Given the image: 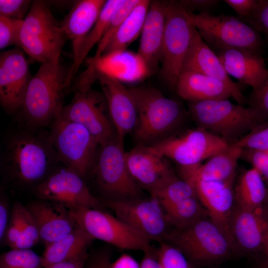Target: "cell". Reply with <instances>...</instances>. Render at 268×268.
I'll use <instances>...</instances> for the list:
<instances>
[{"mask_svg": "<svg viewBox=\"0 0 268 268\" xmlns=\"http://www.w3.org/2000/svg\"><path fill=\"white\" fill-rule=\"evenodd\" d=\"M14 124L1 142L0 173L7 185L33 191L62 164L49 130Z\"/></svg>", "mask_w": 268, "mask_h": 268, "instance_id": "6da1fadb", "label": "cell"}, {"mask_svg": "<svg viewBox=\"0 0 268 268\" xmlns=\"http://www.w3.org/2000/svg\"><path fill=\"white\" fill-rule=\"evenodd\" d=\"M68 69L60 60L42 63L32 76L22 107L14 124L32 128H49L63 107Z\"/></svg>", "mask_w": 268, "mask_h": 268, "instance_id": "7a4b0ae2", "label": "cell"}, {"mask_svg": "<svg viewBox=\"0 0 268 268\" xmlns=\"http://www.w3.org/2000/svg\"><path fill=\"white\" fill-rule=\"evenodd\" d=\"M130 90L137 110L133 132L140 145H151L173 134L184 116L181 104L153 87Z\"/></svg>", "mask_w": 268, "mask_h": 268, "instance_id": "3957f363", "label": "cell"}, {"mask_svg": "<svg viewBox=\"0 0 268 268\" xmlns=\"http://www.w3.org/2000/svg\"><path fill=\"white\" fill-rule=\"evenodd\" d=\"M96 70L90 66L82 72L74 85V95L60 114L64 118L83 126L100 144L117 137L107 103L103 93L92 89Z\"/></svg>", "mask_w": 268, "mask_h": 268, "instance_id": "277c9868", "label": "cell"}, {"mask_svg": "<svg viewBox=\"0 0 268 268\" xmlns=\"http://www.w3.org/2000/svg\"><path fill=\"white\" fill-rule=\"evenodd\" d=\"M165 241L179 248L190 261L200 264L223 261L236 252L228 234L208 216L183 228H173Z\"/></svg>", "mask_w": 268, "mask_h": 268, "instance_id": "5b68a950", "label": "cell"}, {"mask_svg": "<svg viewBox=\"0 0 268 268\" xmlns=\"http://www.w3.org/2000/svg\"><path fill=\"white\" fill-rule=\"evenodd\" d=\"M189 114L197 125L231 144L263 123L250 108L228 99L189 102Z\"/></svg>", "mask_w": 268, "mask_h": 268, "instance_id": "8992f818", "label": "cell"}, {"mask_svg": "<svg viewBox=\"0 0 268 268\" xmlns=\"http://www.w3.org/2000/svg\"><path fill=\"white\" fill-rule=\"evenodd\" d=\"M229 145L219 136L197 127L173 134L149 146L160 155L175 161L179 166L180 178L188 180L201 161Z\"/></svg>", "mask_w": 268, "mask_h": 268, "instance_id": "52a82bcc", "label": "cell"}, {"mask_svg": "<svg viewBox=\"0 0 268 268\" xmlns=\"http://www.w3.org/2000/svg\"><path fill=\"white\" fill-rule=\"evenodd\" d=\"M50 138L62 164L85 180L92 176L100 144L82 125L60 114L49 128Z\"/></svg>", "mask_w": 268, "mask_h": 268, "instance_id": "ba28073f", "label": "cell"}, {"mask_svg": "<svg viewBox=\"0 0 268 268\" xmlns=\"http://www.w3.org/2000/svg\"><path fill=\"white\" fill-rule=\"evenodd\" d=\"M123 142L117 137L100 144L92 176L101 200L122 201L142 197V189L129 170Z\"/></svg>", "mask_w": 268, "mask_h": 268, "instance_id": "9c48e42d", "label": "cell"}, {"mask_svg": "<svg viewBox=\"0 0 268 268\" xmlns=\"http://www.w3.org/2000/svg\"><path fill=\"white\" fill-rule=\"evenodd\" d=\"M66 40L60 23L57 22L45 2L32 1L21 31L22 50L42 63L60 60Z\"/></svg>", "mask_w": 268, "mask_h": 268, "instance_id": "30bf717a", "label": "cell"}, {"mask_svg": "<svg viewBox=\"0 0 268 268\" xmlns=\"http://www.w3.org/2000/svg\"><path fill=\"white\" fill-rule=\"evenodd\" d=\"M189 14L200 36L213 51L238 48L262 54L264 42L261 36L245 22L229 15Z\"/></svg>", "mask_w": 268, "mask_h": 268, "instance_id": "8fae6325", "label": "cell"}, {"mask_svg": "<svg viewBox=\"0 0 268 268\" xmlns=\"http://www.w3.org/2000/svg\"><path fill=\"white\" fill-rule=\"evenodd\" d=\"M196 28L177 1H168L160 63L165 82L176 89Z\"/></svg>", "mask_w": 268, "mask_h": 268, "instance_id": "7c38bea8", "label": "cell"}, {"mask_svg": "<svg viewBox=\"0 0 268 268\" xmlns=\"http://www.w3.org/2000/svg\"><path fill=\"white\" fill-rule=\"evenodd\" d=\"M77 223L94 239L123 250H151L150 240L123 221L103 209L82 208L73 211Z\"/></svg>", "mask_w": 268, "mask_h": 268, "instance_id": "4fadbf2b", "label": "cell"}, {"mask_svg": "<svg viewBox=\"0 0 268 268\" xmlns=\"http://www.w3.org/2000/svg\"><path fill=\"white\" fill-rule=\"evenodd\" d=\"M101 201L115 216L149 240L165 241L171 230L164 208L153 197Z\"/></svg>", "mask_w": 268, "mask_h": 268, "instance_id": "5bb4252c", "label": "cell"}, {"mask_svg": "<svg viewBox=\"0 0 268 268\" xmlns=\"http://www.w3.org/2000/svg\"><path fill=\"white\" fill-rule=\"evenodd\" d=\"M33 191L38 199L60 203L72 211L82 208L104 210L105 206L91 194L82 177L63 164Z\"/></svg>", "mask_w": 268, "mask_h": 268, "instance_id": "9a60e30c", "label": "cell"}, {"mask_svg": "<svg viewBox=\"0 0 268 268\" xmlns=\"http://www.w3.org/2000/svg\"><path fill=\"white\" fill-rule=\"evenodd\" d=\"M32 78L23 52L15 48L0 55V103L4 110L15 116L21 110Z\"/></svg>", "mask_w": 268, "mask_h": 268, "instance_id": "2e32d148", "label": "cell"}, {"mask_svg": "<svg viewBox=\"0 0 268 268\" xmlns=\"http://www.w3.org/2000/svg\"><path fill=\"white\" fill-rule=\"evenodd\" d=\"M96 77L106 98L117 137L124 141L126 136L133 132L137 119L136 105L130 88L114 75L97 67Z\"/></svg>", "mask_w": 268, "mask_h": 268, "instance_id": "e0dca14e", "label": "cell"}, {"mask_svg": "<svg viewBox=\"0 0 268 268\" xmlns=\"http://www.w3.org/2000/svg\"><path fill=\"white\" fill-rule=\"evenodd\" d=\"M126 158L131 176L150 195L176 175L167 158L149 145H137L126 152Z\"/></svg>", "mask_w": 268, "mask_h": 268, "instance_id": "ac0fdd59", "label": "cell"}, {"mask_svg": "<svg viewBox=\"0 0 268 268\" xmlns=\"http://www.w3.org/2000/svg\"><path fill=\"white\" fill-rule=\"evenodd\" d=\"M229 231L236 251H256L266 244L268 217L263 207L248 210L235 205L230 217Z\"/></svg>", "mask_w": 268, "mask_h": 268, "instance_id": "d6986e66", "label": "cell"}, {"mask_svg": "<svg viewBox=\"0 0 268 268\" xmlns=\"http://www.w3.org/2000/svg\"><path fill=\"white\" fill-rule=\"evenodd\" d=\"M39 229L45 245L70 232L77 222L72 210L60 203L38 199L25 205Z\"/></svg>", "mask_w": 268, "mask_h": 268, "instance_id": "ffe728a7", "label": "cell"}, {"mask_svg": "<svg viewBox=\"0 0 268 268\" xmlns=\"http://www.w3.org/2000/svg\"><path fill=\"white\" fill-rule=\"evenodd\" d=\"M168 1H150L141 33L138 55L148 72L161 62Z\"/></svg>", "mask_w": 268, "mask_h": 268, "instance_id": "44dd1931", "label": "cell"}, {"mask_svg": "<svg viewBox=\"0 0 268 268\" xmlns=\"http://www.w3.org/2000/svg\"><path fill=\"white\" fill-rule=\"evenodd\" d=\"M184 71L198 72L219 79L231 89L234 99L238 104L243 105L246 102L238 85L231 79L215 53L202 39L197 29L184 62L182 72Z\"/></svg>", "mask_w": 268, "mask_h": 268, "instance_id": "7402d4cb", "label": "cell"}, {"mask_svg": "<svg viewBox=\"0 0 268 268\" xmlns=\"http://www.w3.org/2000/svg\"><path fill=\"white\" fill-rule=\"evenodd\" d=\"M214 52L229 76L251 86L253 90L258 89L264 82L268 70L261 54L238 48Z\"/></svg>", "mask_w": 268, "mask_h": 268, "instance_id": "603a6c76", "label": "cell"}, {"mask_svg": "<svg viewBox=\"0 0 268 268\" xmlns=\"http://www.w3.org/2000/svg\"><path fill=\"white\" fill-rule=\"evenodd\" d=\"M233 183L201 180L194 182L197 198L208 216L230 237L229 221L235 205Z\"/></svg>", "mask_w": 268, "mask_h": 268, "instance_id": "cb8c5ba5", "label": "cell"}, {"mask_svg": "<svg viewBox=\"0 0 268 268\" xmlns=\"http://www.w3.org/2000/svg\"><path fill=\"white\" fill-rule=\"evenodd\" d=\"M106 1L76 0L60 23L66 39L71 42L73 60L77 56L83 40L97 21Z\"/></svg>", "mask_w": 268, "mask_h": 268, "instance_id": "d4e9b609", "label": "cell"}, {"mask_svg": "<svg viewBox=\"0 0 268 268\" xmlns=\"http://www.w3.org/2000/svg\"><path fill=\"white\" fill-rule=\"evenodd\" d=\"M175 90L189 102L234 99L233 92L224 82L193 71L181 72Z\"/></svg>", "mask_w": 268, "mask_h": 268, "instance_id": "484cf974", "label": "cell"}, {"mask_svg": "<svg viewBox=\"0 0 268 268\" xmlns=\"http://www.w3.org/2000/svg\"><path fill=\"white\" fill-rule=\"evenodd\" d=\"M242 148L232 144L209 158L197 168L192 182L195 180L234 182Z\"/></svg>", "mask_w": 268, "mask_h": 268, "instance_id": "4316f807", "label": "cell"}, {"mask_svg": "<svg viewBox=\"0 0 268 268\" xmlns=\"http://www.w3.org/2000/svg\"><path fill=\"white\" fill-rule=\"evenodd\" d=\"M94 240L78 223L61 239L45 246L42 256L43 268L76 258L87 252Z\"/></svg>", "mask_w": 268, "mask_h": 268, "instance_id": "83f0119b", "label": "cell"}, {"mask_svg": "<svg viewBox=\"0 0 268 268\" xmlns=\"http://www.w3.org/2000/svg\"><path fill=\"white\" fill-rule=\"evenodd\" d=\"M268 193L259 172L252 168L240 174L234 188L235 204L245 210H256L263 207Z\"/></svg>", "mask_w": 268, "mask_h": 268, "instance_id": "f1b7e54d", "label": "cell"}, {"mask_svg": "<svg viewBox=\"0 0 268 268\" xmlns=\"http://www.w3.org/2000/svg\"><path fill=\"white\" fill-rule=\"evenodd\" d=\"M150 3V0H140L122 23L101 58L124 51L141 34Z\"/></svg>", "mask_w": 268, "mask_h": 268, "instance_id": "f546056e", "label": "cell"}, {"mask_svg": "<svg viewBox=\"0 0 268 268\" xmlns=\"http://www.w3.org/2000/svg\"><path fill=\"white\" fill-rule=\"evenodd\" d=\"M122 0H106L95 23L83 40L77 56L68 69L66 78L67 86L70 87L79 67L86 56L96 44H98L104 35L110 17Z\"/></svg>", "mask_w": 268, "mask_h": 268, "instance_id": "4dcf8cb0", "label": "cell"}, {"mask_svg": "<svg viewBox=\"0 0 268 268\" xmlns=\"http://www.w3.org/2000/svg\"><path fill=\"white\" fill-rule=\"evenodd\" d=\"M165 211L169 225L174 229L183 228L208 216L197 197L180 201Z\"/></svg>", "mask_w": 268, "mask_h": 268, "instance_id": "1f68e13d", "label": "cell"}, {"mask_svg": "<svg viewBox=\"0 0 268 268\" xmlns=\"http://www.w3.org/2000/svg\"><path fill=\"white\" fill-rule=\"evenodd\" d=\"M150 196L157 199L164 210L183 200L197 197L194 185L177 175Z\"/></svg>", "mask_w": 268, "mask_h": 268, "instance_id": "d6a6232c", "label": "cell"}, {"mask_svg": "<svg viewBox=\"0 0 268 268\" xmlns=\"http://www.w3.org/2000/svg\"><path fill=\"white\" fill-rule=\"evenodd\" d=\"M140 0H122L113 12L106 32L98 47L94 57L88 62L95 66L96 63L101 58L103 53L117 32L118 29L134 9Z\"/></svg>", "mask_w": 268, "mask_h": 268, "instance_id": "836d02e7", "label": "cell"}, {"mask_svg": "<svg viewBox=\"0 0 268 268\" xmlns=\"http://www.w3.org/2000/svg\"><path fill=\"white\" fill-rule=\"evenodd\" d=\"M0 268H43L42 258L30 249H10L0 255Z\"/></svg>", "mask_w": 268, "mask_h": 268, "instance_id": "e575fe53", "label": "cell"}, {"mask_svg": "<svg viewBox=\"0 0 268 268\" xmlns=\"http://www.w3.org/2000/svg\"><path fill=\"white\" fill-rule=\"evenodd\" d=\"M155 254L163 268H192L190 261L177 247L163 241L155 249Z\"/></svg>", "mask_w": 268, "mask_h": 268, "instance_id": "d590c367", "label": "cell"}, {"mask_svg": "<svg viewBox=\"0 0 268 268\" xmlns=\"http://www.w3.org/2000/svg\"><path fill=\"white\" fill-rule=\"evenodd\" d=\"M21 218L20 237L14 248L11 249H31L41 241L37 225L26 206L23 204L21 207Z\"/></svg>", "mask_w": 268, "mask_h": 268, "instance_id": "8d00e7d4", "label": "cell"}, {"mask_svg": "<svg viewBox=\"0 0 268 268\" xmlns=\"http://www.w3.org/2000/svg\"><path fill=\"white\" fill-rule=\"evenodd\" d=\"M231 144L242 149L268 152V122L259 125Z\"/></svg>", "mask_w": 268, "mask_h": 268, "instance_id": "74e56055", "label": "cell"}, {"mask_svg": "<svg viewBox=\"0 0 268 268\" xmlns=\"http://www.w3.org/2000/svg\"><path fill=\"white\" fill-rule=\"evenodd\" d=\"M23 20L0 15V49L13 45L20 47V38Z\"/></svg>", "mask_w": 268, "mask_h": 268, "instance_id": "f35d334b", "label": "cell"}, {"mask_svg": "<svg viewBox=\"0 0 268 268\" xmlns=\"http://www.w3.org/2000/svg\"><path fill=\"white\" fill-rule=\"evenodd\" d=\"M266 78L261 86L252 90L248 101L252 109L263 122H268V67Z\"/></svg>", "mask_w": 268, "mask_h": 268, "instance_id": "ab89813d", "label": "cell"}, {"mask_svg": "<svg viewBox=\"0 0 268 268\" xmlns=\"http://www.w3.org/2000/svg\"><path fill=\"white\" fill-rule=\"evenodd\" d=\"M22 203L15 201L11 206V215L3 244L13 249L21 235V207Z\"/></svg>", "mask_w": 268, "mask_h": 268, "instance_id": "60d3db41", "label": "cell"}, {"mask_svg": "<svg viewBox=\"0 0 268 268\" xmlns=\"http://www.w3.org/2000/svg\"><path fill=\"white\" fill-rule=\"evenodd\" d=\"M31 4L28 0H0V15L23 20Z\"/></svg>", "mask_w": 268, "mask_h": 268, "instance_id": "b9f144b4", "label": "cell"}, {"mask_svg": "<svg viewBox=\"0 0 268 268\" xmlns=\"http://www.w3.org/2000/svg\"><path fill=\"white\" fill-rule=\"evenodd\" d=\"M240 158L256 169L268 186V152L242 149Z\"/></svg>", "mask_w": 268, "mask_h": 268, "instance_id": "7bdbcfd3", "label": "cell"}, {"mask_svg": "<svg viewBox=\"0 0 268 268\" xmlns=\"http://www.w3.org/2000/svg\"><path fill=\"white\" fill-rule=\"evenodd\" d=\"M246 20L258 32L268 35V0H259L253 12Z\"/></svg>", "mask_w": 268, "mask_h": 268, "instance_id": "ee69618b", "label": "cell"}, {"mask_svg": "<svg viewBox=\"0 0 268 268\" xmlns=\"http://www.w3.org/2000/svg\"><path fill=\"white\" fill-rule=\"evenodd\" d=\"M178 3L188 12L209 13L219 3L217 0H182Z\"/></svg>", "mask_w": 268, "mask_h": 268, "instance_id": "f6af8a7d", "label": "cell"}, {"mask_svg": "<svg viewBox=\"0 0 268 268\" xmlns=\"http://www.w3.org/2000/svg\"><path fill=\"white\" fill-rule=\"evenodd\" d=\"M241 18L246 19L256 8L259 0H223Z\"/></svg>", "mask_w": 268, "mask_h": 268, "instance_id": "bcb514c9", "label": "cell"}, {"mask_svg": "<svg viewBox=\"0 0 268 268\" xmlns=\"http://www.w3.org/2000/svg\"><path fill=\"white\" fill-rule=\"evenodd\" d=\"M10 207L8 200L3 193L0 192V241L3 244L6 229L11 215Z\"/></svg>", "mask_w": 268, "mask_h": 268, "instance_id": "7dc6e473", "label": "cell"}, {"mask_svg": "<svg viewBox=\"0 0 268 268\" xmlns=\"http://www.w3.org/2000/svg\"><path fill=\"white\" fill-rule=\"evenodd\" d=\"M111 261L110 253L106 251L96 254L87 260L84 268H109Z\"/></svg>", "mask_w": 268, "mask_h": 268, "instance_id": "c3c4849f", "label": "cell"}, {"mask_svg": "<svg viewBox=\"0 0 268 268\" xmlns=\"http://www.w3.org/2000/svg\"><path fill=\"white\" fill-rule=\"evenodd\" d=\"M88 258L86 252L74 259L52 264L44 268H84Z\"/></svg>", "mask_w": 268, "mask_h": 268, "instance_id": "681fc988", "label": "cell"}, {"mask_svg": "<svg viewBox=\"0 0 268 268\" xmlns=\"http://www.w3.org/2000/svg\"><path fill=\"white\" fill-rule=\"evenodd\" d=\"M109 268H140V263L131 255L124 253L114 262L111 261Z\"/></svg>", "mask_w": 268, "mask_h": 268, "instance_id": "f907efd6", "label": "cell"}, {"mask_svg": "<svg viewBox=\"0 0 268 268\" xmlns=\"http://www.w3.org/2000/svg\"><path fill=\"white\" fill-rule=\"evenodd\" d=\"M159 262L155 249L143 253V258L140 263V268H158Z\"/></svg>", "mask_w": 268, "mask_h": 268, "instance_id": "816d5d0a", "label": "cell"}, {"mask_svg": "<svg viewBox=\"0 0 268 268\" xmlns=\"http://www.w3.org/2000/svg\"><path fill=\"white\" fill-rule=\"evenodd\" d=\"M267 203L268 204V196H267V199H266V201H265V203Z\"/></svg>", "mask_w": 268, "mask_h": 268, "instance_id": "f5cc1de1", "label": "cell"}, {"mask_svg": "<svg viewBox=\"0 0 268 268\" xmlns=\"http://www.w3.org/2000/svg\"><path fill=\"white\" fill-rule=\"evenodd\" d=\"M266 244L268 247V238H267V242H266Z\"/></svg>", "mask_w": 268, "mask_h": 268, "instance_id": "db71d44e", "label": "cell"}, {"mask_svg": "<svg viewBox=\"0 0 268 268\" xmlns=\"http://www.w3.org/2000/svg\"><path fill=\"white\" fill-rule=\"evenodd\" d=\"M163 268L159 264V268Z\"/></svg>", "mask_w": 268, "mask_h": 268, "instance_id": "11a10c76", "label": "cell"}]
</instances>
